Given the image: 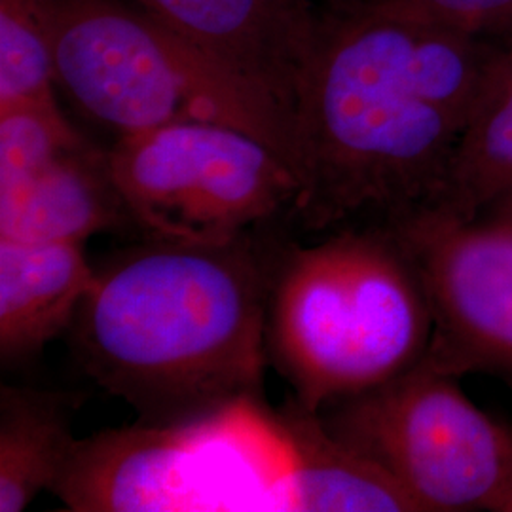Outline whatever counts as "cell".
<instances>
[{
  "instance_id": "6da1fadb",
  "label": "cell",
  "mask_w": 512,
  "mask_h": 512,
  "mask_svg": "<svg viewBox=\"0 0 512 512\" xmlns=\"http://www.w3.org/2000/svg\"><path fill=\"white\" fill-rule=\"evenodd\" d=\"M503 46L380 0H329L298 88L296 230L433 207Z\"/></svg>"
},
{
  "instance_id": "7a4b0ae2",
  "label": "cell",
  "mask_w": 512,
  "mask_h": 512,
  "mask_svg": "<svg viewBox=\"0 0 512 512\" xmlns=\"http://www.w3.org/2000/svg\"><path fill=\"white\" fill-rule=\"evenodd\" d=\"M281 222L224 243L145 238L110 255L71 327L74 357L139 423L266 399V319Z\"/></svg>"
},
{
  "instance_id": "3957f363",
  "label": "cell",
  "mask_w": 512,
  "mask_h": 512,
  "mask_svg": "<svg viewBox=\"0 0 512 512\" xmlns=\"http://www.w3.org/2000/svg\"><path fill=\"white\" fill-rule=\"evenodd\" d=\"M431 336L420 270L389 226H344L315 245L291 234L281 245L266 348L313 412L418 365Z\"/></svg>"
},
{
  "instance_id": "277c9868",
  "label": "cell",
  "mask_w": 512,
  "mask_h": 512,
  "mask_svg": "<svg viewBox=\"0 0 512 512\" xmlns=\"http://www.w3.org/2000/svg\"><path fill=\"white\" fill-rule=\"evenodd\" d=\"M57 86L118 135L181 122L245 131L300 179L298 120L274 95L122 0H54Z\"/></svg>"
},
{
  "instance_id": "5b68a950",
  "label": "cell",
  "mask_w": 512,
  "mask_h": 512,
  "mask_svg": "<svg viewBox=\"0 0 512 512\" xmlns=\"http://www.w3.org/2000/svg\"><path fill=\"white\" fill-rule=\"evenodd\" d=\"M281 476L274 406L247 399L78 440L52 494L74 512L279 511Z\"/></svg>"
},
{
  "instance_id": "8992f818",
  "label": "cell",
  "mask_w": 512,
  "mask_h": 512,
  "mask_svg": "<svg viewBox=\"0 0 512 512\" xmlns=\"http://www.w3.org/2000/svg\"><path fill=\"white\" fill-rule=\"evenodd\" d=\"M458 380L421 359L317 414L420 512H501L512 488V431L471 403Z\"/></svg>"
},
{
  "instance_id": "52a82bcc",
  "label": "cell",
  "mask_w": 512,
  "mask_h": 512,
  "mask_svg": "<svg viewBox=\"0 0 512 512\" xmlns=\"http://www.w3.org/2000/svg\"><path fill=\"white\" fill-rule=\"evenodd\" d=\"M110 173L145 238L224 243L291 222L293 169L239 129L181 122L118 137ZM296 228V226H294Z\"/></svg>"
},
{
  "instance_id": "ba28073f",
  "label": "cell",
  "mask_w": 512,
  "mask_h": 512,
  "mask_svg": "<svg viewBox=\"0 0 512 512\" xmlns=\"http://www.w3.org/2000/svg\"><path fill=\"white\" fill-rule=\"evenodd\" d=\"M389 226L414 258L433 313L423 359L461 378L512 374V226L416 213Z\"/></svg>"
},
{
  "instance_id": "9c48e42d",
  "label": "cell",
  "mask_w": 512,
  "mask_h": 512,
  "mask_svg": "<svg viewBox=\"0 0 512 512\" xmlns=\"http://www.w3.org/2000/svg\"><path fill=\"white\" fill-rule=\"evenodd\" d=\"M131 4L274 95L296 116L300 80L321 21V6L313 0H131Z\"/></svg>"
},
{
  "instance_id": "30bf717a",
  "label": "cell",
  "mask_w": 512,
  "mask_h": 512,
  "mask_svg": "<svg viewBox=\"0 0 512 512\" xmlns=\"http://www.w3.org/2000/svg\"><path fill=\"white\" fill-rule=\"evenodd\" d=\"M137 228L110 173L109 154L88 141L65 148L35 173L0 183V239L86 243Z\"/></svg>"
},
{
  "instance_id": "8fae6325",
  "label": "cell",
  "mask_w": 512,
  "mask_h": 512,
  "mask_svg": "<svg viewBox=\"0 0 512 512\" xmlns=\"http://www.w3.org/2000/svg\"><path fill=\"white\" fill-rule=\"evenodd\" d=\"M95 268L84 243L0 239V363L25 365L71 329Z\"/></svg>"
},
{
  "instance_id": "7c38bea8",
  "label": "cell",
  "mask_w": 512,
  "mask_h": 512,
  "mask_svg": "<svg viewBox=\"0 0 512 512\" xmlns=\"http://www.w3.org/2000/svg\"><path fill=\"white\" fill-rule=\"evenodd\" d=\"M275 410L287 446L285 511L420 512L391 476L334 439L294 395Z\"/></svg>"
},
{
  "instance_id": "4fadbf2b",
  "label": "cell",
  "mask_w": 512,
  "mask_h": 512,
  "mask_svg": "<svg viewBox=\"0 0 512 512\" xmlns=\"http://www.w3.org/2000/svg\"><path fill=\"white\" fill-rule=\"evenodd\" d=\"M82 393L0 387V512L25 511L52 492L73 456V421Z\"/></svg>"
},
{
  "instance_id": "5bb4252c",
  "label": "cell",
  "mask_w": 512,
  "mask_h": 512,
  "mask_svg": "<svg viewBox=\"0 0 512 512\" xmlns=\"http://www.w3.org/2000/svg\"><path fill=\"white\" fill-rule=\"evenodd\" d=\"M512 190V35L459 141L446 186L433 207L420 211L471 222Z\"/></svg>"
},
{
  "instance_id": "9a60e30c",
  "label": "cell",
  "mask_w": 512,
  "mask_h": 512,
  "mask_svg": "<svg viewBox=\"0 0 512 512\" xmlns=\"http://www.w3.org/2000/svg\"><path fill=\"white\" fill-rule=\"evenodd\" d=\"M54 0H0V110L55 107Z\"/></svg>"
},
{
  "instance_id": "2e32d148",
  "label": "cell",
  "mask_w": 512,
  "mask_h": 512,
  "mask_svg": "<svg viewBox=\"0 0 512 512\" xmlns=\"http://www.w3.org/2000/svg\"><path fill=\"white\" fill-rule=\"evenodd\" d=\"M478 37L512 35V0H380Z\"/></svg>"
},
{
  "instance_id": "e0dca14e",
  "label": "cell",
  "mask_w": 512,
  "mask_h": 512,
  "mask_svg": "<svg viewBox=\"0 0 512 512\" xmlns=\"http://www.w3.org/2000/svg\"><path fill=\"white\" fill-rule=\"evenodd\" d=\"M480 220H490V222H499L512 226V190L497 198L494 203H490L480 215Z\"/></svg>"
},
{
  "instance_id": "ac0fdd59",
  "label": "cell",
  "mask_w": 512,
  "mask_h": 512,
  "mask_svg": "<svg viewBox=\"0 0 512 512\" xmlns=\"http://www.w3.org/2000/svg\"><path fill=\"white\" fill-rule=\"evenodd\" d=\"M501 512H512V488L509 495H507V499H505V505H503V511Z\"/></svg>"
}]
</instances>
